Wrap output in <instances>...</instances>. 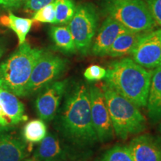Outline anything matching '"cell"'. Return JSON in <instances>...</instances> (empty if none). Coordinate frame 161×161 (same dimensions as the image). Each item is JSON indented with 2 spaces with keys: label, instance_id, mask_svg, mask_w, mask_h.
Masks as SVG:
<instances>
[{
  "label": "cell",
  "instance_id": "1",
  "mask_svg": "<svg viewBox=\"0 0 161 161\" xmlns=\"http://www.w3.org/2000/svg\"><path fill=\"white\" fill-rule=\"evenodd\" d=\"M58 119V128L64 137L78 148L91 146L97 136L92 123L89 86L79 82L66 90Z\"/></svg>",
  "mask_w": 161,
  "mask_h": 161
},
{
  "label": "cell",
  "instance_id": "2",
  "mask_svg": "<svg viewBox=\"0 0 161 161\" xmlns=\"http://www.w3.org/2000/svg\"><path fill=\"white\" fill-rule=\"evenodd\" d=\"M106 71L105 83L139 108L146 107L152 70L125 58L111 62Z\"/></svg>",
  "mask_w": 161,
  "mask_h": 161
},
{
  "label": "cell",
  "instance_id": "3",
  "mask_svg": "<svg viewBox=\"0 0 161 161\" xmlns=\"http://www.w3.org/2000/svg\"><path fill=\"white\" fill-rule=\"evenodd\" d=\"M43 52V49L31 47L26 42L19 45L0 64V87L24 97L32 70Z\"/></svg>",
  "mask_w": 161,
  "mask_h": 161
},
{
  "label": "cell",
  "instance_id": "4",
  "mask_svg": "<svg viewBox=\"0 0 161 161\" xmlns=\"http://www.w3.org/2000/svg\"><path fill=\"white\" fill-rule=\"evenodd\" d=\"M116 136L126 140L146 129V119L139 107L105 83L101 86Z\"/></svg>",
  "mask_w": 161,
  "mask_h": 161
},
{
  "label": "cell",
  "instance_id": "5",
  "mask_svg": "<svg viewBox=\"0 0 161 161\" xmlns=\"http://www.w3.org/2000/svg\"><path fill=\"white\" fill-rule=\"evenodd\" d=\"M104 11L131 32H148L156 25L148 5L142 0H110L104 6Z\"/></svg>",
  "mask_w": 161,
  "mask_h": 161
},
{
  "label": "cell",
  "instance_id": "6",
  "mask_svg": "<svg viewBox=\"0 0 161 161\" xmlns=\"http://www.w3.org/2000/svg\"><path fill=\"white\" fill-rule=\"evenodd\" d=\"M97 11L91 4H80L76 7L73 17L68 23L76 49L82 55H87L96 36L98 27Z\"/></svg>",
  "mask_w": 161,
  "mask_h": 161
},
{
  "label": "cell",
  "instance_id": "7",
  "mask_svg": "<svg viewBox=\"0 0 161 161\" xmlns=\"http://www.w3.org/2000/svg\"><path fill=\"white\" fill-rule=\"evenodd\" d=\"M66 64V59L43 51L32 70L24 97L37 93L46 86L55 81L65 71Z\"/></svg>",
  "mask_w": 161,
  "mask_h": 161
},
{
  "label": "cell",
  "instance_id": "8",
  "mask_svg": "<svg viewBox=\"0 0 161 161\" xmlns=\"http://www.w3.org/2000/svg\"><path fill=\"white\" fill-rule=\"evenodd\" d=\"M92 123L98 140L107 142L114 136V128L102 88L89 86Z\"/></svg>",
  "mask_w": 161,
  "mask_h": 161
},
{
  "label": "cell",
  "instance_id": "9",
  "mask_svg": "<svg viewBox=\"0 0 161 161\" xmlns=\"http://www.w3.org/2000/svg\"><path fill=\"white\" fill-rule=\"evenodd\" d=\"M133 60L146 69L161 66V29L146 32L130 52Z\"/></svg>",
  "mask_w": 161,
  "mask_h": 161
},
{
  "label": "cell",
  "instance_id": "10",
  "mask_svg": "<svg viewBox=\"0 0 161 161\" xmlns=\"http://www.w3.org/2000/svg\"><path fill=\"white\" fill-rule=\"evenodd\" d=\"M67 87V80H55L38 92L35 109L40 119L51 121L55 117Z\"/></svg>",
  "mask_w": 161,
  "mask_h": 161
},
{
  "label": "cell",
  "instance_id": "11",
  "mask_svg": "<svg viewBox=\"0 0 161 161\" xmlns=\"http://www.w3.org/2000/svg\"><path fill=\"white\" fill-rule=\"evenodd\" d=\"M85 157L64 145L56 134L49 133L40 142L34 153L32 160L73 161L80 160L81 158H85Z\"/></svg>",
  "mask_w": 161,
  "mask_h": 161
},
{
  "label": "cell",
  "instance_id": "12",
  "mask_svg": "<svg viewBox=\"0 0 161 161\" xmlns=\"http://www.w3.org/2000/svg\"><path fill=\"white\" fill-rule=\"evenodd\" d=\"M26 142L14 131L13 125L0 126V161H22L29 155Z\"/></svg>",
  "mask_w": 161,
  "mask_h": 161
},
{
  "label": "cell",
  "instance_id": "13",
  "mask_svg": "<svg viewBox=\"0 0 161 161\" xmlns=\"http://www.w3.org/2000/svg\"><path fill=\"white\" fill-rule=\"evenodd\" d=\"M129 31L122 24L108 17L102 23L97 35L94 37L90 51L93 55H107L108 50L116 38L122 34Z\"/></svg>",
  "mask_w": 161,
  "mask_h": 161
},
{
  "label": "cell",
  "instance_id": "14",
  "mask_svg": "<svg viewBox=\"0 0 161 161\" xmlns=\"http://www.w3.org/2000/svg\"><path fill=\"white\" fill-rule=\"evenodd\" d=\"M134 161H161V140L149 134L134 138L129 143Z\"/></svg>",
  "mask_w": 161,
  "mask_h": 161
},
{
  "label": "cell",
  "instance_id": "15",
  "mask_svg": "<svg viewBox=\"0 0 161 161\" xmlns=\"http://www.w3.org/2000/svg\"><path fill=\"white\" fill-rule=\"evenodd\" d=\"M146 107L152 122L161 119V66L152 70Z\"/></svg>",
  "mask_w": 161,
  "mask_h": 161
},
{
  "label": "cell",
  "instance_id": "16",
  "mask_svg": "<svg viewBox=\"0 0 161 161\" xmlns=\"http://www.w3.org/2000/svg\"><path fill=\"white\" fill-rule=\"evenodd\" d=\"M0 108L12 125L28 119L25 115V107L17 96L0 87Z\"/></svg>",
  "mask_w": 161,
  "mask_h": 161
},
{
  "label": "cell",
  "instance_id": "17",
  "mask_svg": "<svg viewBox=\"0 0 161 161\" xmlns=\"http://www.w3.org/2000/svg\"><path fill=\"white\" fill-rule=\"evenodd\" d=\"M145 33L146 32L135 33V32L127 31L125 33L122 34L116 38L110 46L107 55L113 58H117L130 54L133 49L135 47L139 40Z\"/></svg>",
  "mask_w": 161,
  "mask_h": 161
},
{
  "label": "cell",
  "instance_id": "18",
  "mask_svg": "<svg viewBox=\"0 0 161 161\" xmlns=\"http://www.w3.org/2000/svg\"><path fill=\"white\" fill-rule=\"evenodd\" d=\"M0 23L14 32L18 37L19 44L22 45L25 42L26 36L31 29L34 19L19 17L10 13L8 16L0 17Z\"/></svg>",
  "mask_w": 161,
  "mask_h": 161
},
{
  "label": "cell",
  "instance_id": "19",
  "mask_svg": "<svg viewBox=\"0 0 161 161\" xmlns=\"http://www.w3.org/2000/svg\"><path fill=\"white\" fill-rule=\"evenodd\" d=\"M50 36L56 47L64 53L72 54L77 51L71 32L67 26H52Z\"/></svg>",
  "mask_w": 161,
  "mask_h": 161
},
{
  "label": "cell",
  "instance_id": "20",
  "mask_svg": "<svg viewBox=\"0 0 161 161\" xmlns=\"http://www.w3.org/2000/svg\"><path fill=\"white\" fill-rule=\"evenodd\" d=\"M47 134V128L42 119L29 121L23 130V140L29 143L40 142Z\"/></svg>",
  "mask_w": 161,
  "mask_h": 161
},
{
  "label": "cell",
  "instance_id": "21",
  "mask_svg": "<svg viewBox=\"0 0 161 161\" xmlns=\"http://www.w3.org/2000/svg\"><path fill=\"white\" fill-rule=\"evenodd\" d=\"M55 24H68L75 13L73 0H55Z\"/></svg>",
  "mask_w": 161,
  "mask_h": 161
},
{
  "label": "cell",
  "instance_id": "22",
  "mask_svg": "<svg viewBox=\"0 0 161 161\" xmlns=\"http://www.w3.org/2000/svg\"><path fill=\"white\" fill-rule=\"evenodd\" d=\"M98 161H134L129 147L116 145L108 149Z\"/></svg>",
  "mask_w": 161,
  "mask_h": 161
},
{
  "label": "cell",
  "instance_id": "23",
  "mask_svg": "<svg viewBox=\"0 0 161 161\" xmlns=\"http://www.w3.org/2000/svg\"><path fill=\"white\" fill-rule=\"evenodd\" d=\"M34 21L40 23H55V2L44 6L34 14Z\"/></svg>",
  "mask_w": 161,
  "mask_h": 161
},
{
  "label": "cell",
  "instance_id": "24",
  "mask_svg": "<svg viewBox=\"0 0 161 161\" xmlns=\"http://www.w3.org/2000/svg\"><path fill=\"white\" fill-rule=\"evenodd\" d=\"M107 71L98 65H91L84 72V77L88 81H98L105 78Z\"/></svg>",
  "mask_w": 161,
  "mask_h": 161
},
{
  "label": "cell",
  "instance_id": "25",
  "mask_svg": "<svg viewBox=\"0 0 161 161\" xmlns=\"http://www.w3.org/2000/svg\"><path fill=\"white\" fill-rule=\"evenodd\" d=\"M146 4L156 24L161 25V0H146Z\"/></svg>",
  "mask_w": 161,
  "mask_h": 161
},
{
  "label": "cell",
  "instance_id": "26",
  "mask_svg": "<svg viewBox=\"0 0 161 161\" xmlns=\"http://www.w3.org/2000/svg\"><path fill=\"white\" fill-rule=\"evenodd\" d=\"M55 1V0H25L24 7L28 12L35 13L41 8L54 3Z\"/></svg>",
  "mask_w": 161,
  "mask_h": 161
},
{
  "label": "cell",
  "instance_id": "27",
  "mask_svg": "<svg viewBox=\"0 0 161 161\" xmlns=\"http://www.w3.org/2000/svg\"><path fill=\"white\" fill-rule=\"evenodd\" d=\"M25 1V0H0V8L8 11H14L19 8Z\"/></svg>",
  "mask_w": 161,
  "mask_h": 161
},
{
  "label": "cell",
  "instance_id": "28",
  "mask_svg": "<svg viewBox=\"0 0 161 161\" xmlns=\"http://www.w3.org/2000/svg\"><path fill=\"white\" fill-rule=\"evenodd\" d=\"M10 125L11 124V122H10L9 119L7 118V116H5V114H4L2 108H0V126H8Z\"/></svg>",
  "mask_w": 161,
  "mask_h": 161
},
{
  "label": "cell",
  "instance_id": "29",
  "mask_svg": "<svg viewBox=\"0 0 161 161\" xmlns=\"http://www.w3.org/2000/svg\"><path fill=\"white\" fill-rule=\"evenodd\" d=\"M5 51V44H4L3 41L2 40L1 38H0V58L3 57Z\"/></svg>",
  "mask_w": 161,
  "mask_h": 161
},
{
  "label": "cell",
  "instance_id": "30",
  "mask_svg": "<svg viewBox=\"0 0 161 161\" xmlns=\"http://www.w3.org/2000/svg\"><path fill=\"white\" fill-rule=\"evenodd\" d=\"M22 161H31V159H24V160H23Z\"/></svg>",
  "mask_w": 161,
  "mask_h": 161
},
{
  "label": "cell",
  "instance_id": "31",
  "mask_svg": "<svg viewBox=\"0 0 161 161\" xmlns=\"http://www.w3.org/2000/svg\"><path fill=\"white\" fill-rule=\"evenodd\" d=\"M160 132H161V124H160Z\"/></svg>",
  "mask_w": 161,
  "mask_h": 161
},
{
  "label": "cell",
  "instance_id": "32",
  "mask_svg": "<svg viewBox=\"0 0 161 161\" xmlns=\"http://www.w3.org/2000/svg\"><path fill=\"white\" fill-rule=\"evenodd\" d=\"M61 161H68V160H61Z\"/></svg>",
  "mask_w": 161,
  "mask_h": 161
},
{
  "label": "cell",
  "instance_id": "33",
  "mask_svg": "<svg viewBox=\"0 0 161 161\" xmlns=\"http://www.w3.org/2000/svg\"><path fill=\"white\" fill-rule=\"evenodd\" d=\"M31 161H33V160H32V159H31Z\"/></svg>",
  "mask_w": 161,
  "mask_h": 161
}]
</instances>
